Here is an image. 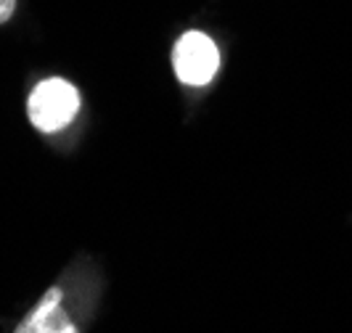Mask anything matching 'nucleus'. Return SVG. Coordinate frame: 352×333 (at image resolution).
Wrapping results in <instances>:
<instances>
[{
	"instance_id": "nucleus-2",
	"label": "nucleus",
	"mask_w": 352,
	"mask_h": 333,
	"mask_svg": "<svg viewBox=\"0 0 352 333\" xmlns=\"http://www.w3.org/2000/svg\"><path fill=\"white\" fill-rule=\"evenodd\" d=\"M173 67H175L180 82L194 85V88L207 85V82H212V77L217 74V67H220L217 45L204 32H186L175 43Z\"/></svg>"
},
{
	"instance_id": "nucleus-3",
	"label": "nucleus",
	"mask_w": 352,
	"mask_h": 333,
	"mask_svg": "<svg viewBox=\"0 0 352 333\" xmlns=\"http://www.w3.org/2000/svg\"><path fill=\"white\" fill-rule=\"evenodd\" d=\"M14 333H80L64 310V291L58 286L48 288L35 307L24 315Z\"/></svg>"
},
{
	"instance_id": "nucleus-4",
	"label": "nucleus",
	"mask_w": 352,
	"mask_h": 333,
	"mask_svg": "<svg viewBox=\"0 0 352 333\" xmlns=\"http://www.w3.org/2000/svg\"><path fill=\"white\" fill-rule=\"evenodd\" d=\"M16 8V0H0V24H6Z\"/></svg>"
},
{
	"instance_id": "nucleus-1",
	"label": "nucleus",
	"mask_w": 352,
	"mask_h": 333,
	"mask_svg": "<svg viewBox=\"0 0 352 333\" xmlns=\"http://www.w3.org/2000/svg\"><path fill=\"white\" fill-rule=\"evenodd\" d=\"M77 111H80V93L72 82L58 77L40 82L27 101L30 122L43 133H56L67 127L77 117Z\"/></svg>"
}]
</instances>
